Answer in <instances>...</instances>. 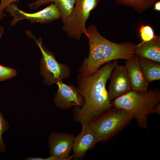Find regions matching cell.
<instances>
[{"mask_svg": "<svg viewBox=\"0 0 160 160\" xmlns=\"http://www.w3.org/2000/svg\"><path fill=\"white\" fill-rule=\"evenodd\" d=\"M87 29L89 54L79 69L80 73L91 74L108 62L119 59L128 60L135 55L136 45L133 42L118 44L111 41L101 35L94 25H90Z\"/></svg>", "mask_w": 160, "mask_h": 160, "instance_id": "cell-2", "label": "cell"}, {"mask_svg": "<svg viewBox=\"0 0 160 160\" xmlns=\"http://www.w3.org/2000/svg\"><path fill=\"white\" fill-rule=\"evenodd\" d=\"M7 125L6 122L0 112V152L3 153L5 151V148L3 139L2 134L7 130Z\"/></svg>", "mask_w": 160, "mask_h": 160, "instance_id": "cell-19", "label": "cell"}, {"mask_svg": "<svg viewBox=\"0 0 160 160\" xmlns=\"http://www.w3.org/2000/svg\"><path fill=\"white\" fill-rule=\"evenodd\" d=\"M26 160H61V159L57 157L51 156L46 158L41 157H32L27 158Z\"/></svg>", "mask_w": 160, "mask_h": 160, "instance_id": "cell-21", "label": "cell"}, {"mask_svg": "<svg viewBox=\"0 0 160 160\" xmlns=\"http://www.w3.org/2000/svg\"><path fill=\"white\" fill-rule=\"evenodd\" d=\"M151 113H154L158 115L160 114V103L157 104L152 109Z\"/></svg>", "mask_w": 160, "mask_h": 160, "instance_id": "cell-22", "label": "cell"}, {"mask_svg": "<svg viewBox=\"0 0 160 160\" xmlns=\"http://www.w3.org/2000/svg\"><path fill=\"white\" fill-rule=\"evenodd\" d=\"M32 0V1H36V0Z\"/></svg>", "mask_w": 160, "mask_h": 160, "instance_id": "cell-25", "label": "cell"}, {"mask_svg": "<svg viewBox=\"0 0 160 160\" xmlns=\"http://www.w3.org/2000/svg\"><path fill=\"white\" fill-rule=\"evenodd\" d=\"M76 0H36L28 4L30 9H36L40 7L54 2L60 11L64 23L72 12Z\"/></svg>", "mask_w": 160, "mask_h": 160, "instance_id": "cell-14", "label": "cell"}, {"mask_svg": "<svg viewBox=\"0 0 160 160\" xmlns=\"http://www.w3.org/2000/svg\"><path fill=\"white\" fill-rule=\"evenodd\" d=\"M132 119L130 114L114 107L94 117L89 124L98 141L104 142L117 134Z\"/></svg>", "mask_w": 160, "mask_h": 160, "instance_id": "cell-4", "label": "cell"}, {"mask_svg": "<svg viewBox=\"0 0 160 160\" xmlns=\"http://www.w3.org/2000/svg\"><path fill=\"white\" fill-rule=\"evenodd\" d=\"M58 89L54 98V102L58 108L67 109L72 106L81 107L83 99L77 87L72 84L68 85L62 80L56 83Z\"/></svg>", "mask_w": 160, "mask_h": 160, "instance_id": "cell-8", "label": "cell"}, {"mask_svg": "<svg viewBox=\"0 0 160 160\" xmlns=\"http://www.w3.org/2000/svg\"><path fill=\"white\" fill-rule=\"evenodd\" d=\"M100 0H76L75 6L62 28L70 38L80 40L82 34H88L86 23L90 12L96 7Z\"/></svg>", "mask_w": 160, "mask_h": 160, "instance_id": "cell-6", "label": "cell"}, {"mask_svg": "<svg viewBox=\"0 0 160 160\" xmlns=\"http://www.w3.org/2000/svg\"><path fill=\"white\" fill-rule=\"evenodd\" d=\"M124 66L129 77L131 90L139 92L147 91L149 83L141 68L139 57L135 55L130 59L126 60Z\"/></svg>", "mask_w": 160, "mask_h": 160, "instance_id": "cell-12", "label": "cell"}, {"mask_svg": "<svg viewBox=\"0 0 160 160\" xmlns=\"http://www.w3.org/2000/svg\"><path fill=\"white\" fill-rule=\"evenodd\" d=\"M141 68L149 84L160 80V63L147 58L139 57Z\"/></svg>", "mask_w": 160, "mask_h": 160, "instance_id": "cell-15", "label": "cell"}, {"mask_svg": "<svg viewBox=\"0 0 160 160\" xmlns=\"http://www.w3.org/2000/svg\"><path fill=\"white\" fill-rule=\"evenodd\" d=\"M13 19L10 25L13 26L18 22L23 20H28L31 23H40L47 24L61 18V13L55 5L53 3L42 10L33 13L26 12L18 7L15 3L5 9Z\"/></svg>", "mask_w": 160, "mask_h": 160, "instance_id": "cell-7", "label": "cell"}, {"mask_svg": "<svg viewBox=\"0 0 160 160\" xmlns=\"http://www.w3.org/2000/svg\"><path fill=\"white\" fill-rule=\"evenodd\" d=\"M109 79L108 96L111 102L131 90L126 69L124 66L118 65L112 71Z\"/></svg>", "mask_w": 160, "mask_h": 160, "instance_id": "cell-10", "label": "cell"}, {"mask_svg": "<svg viewBox=\"0 0 160 160\" xmlns=\"http://www.w3.org/2000/svg\"><path fill=\"white\" fill-rule=\"evenodd\" d=\"M79 134L74 138L73 149L75 159L82 158L89 149L99 142L95 134L88 124H83Z\"/></svg>", "mask_w": 160, "mask_h": 160, "instance_id": "cell-11", "label": "cell"}, {"mask_svg": "<svg viewBox=\"0 0 160 160\" xmlns=\"http://www.w3.org/2000/svg\"><path fill=\"white\" fill-rule=\"evenodd\" d=\"M135 55L160 63V37L157 35L151 40L136 45Z\"/></svg>", "mask_w": 160, "mask_h": 160, "instance_id": "cell-13", "label": "cell"}, {"mask_svg": "<svg viewBox=\"0 0 160 160\" xmlns=\"http://www.w3.org/2000/svg\"><path fill=\"white\" fill-rule=\"evenodd\" d=\"M74 136L70 134L52 132L50 135L48 143L51 156L59 158L61 160H70L73 154L70 156L73 148Z\"/></svg>", "mask_w": 160, "mask_h": 160, "instance_id": "cell-9", "label": "cell"}, {"mask_svg": "<svg viewBox=\"0 0 160 160\" xmlns=\"http://www.w3.org/2000/svg\"><path fill=\"white\" fill-rule=\"evenodd\" d=\"M118 65L115 60L106 63L93 74H78L77 87L83 103L81 107L74 108L76 121L89 124L94 117L112 108L105 85L113 70Z\"/></svg>", "mask_w": 160, "mask_h": 160, "instance_id": "cell-1", "label": "cell"}, {"mask_svg": "<svg viewBox=\"0 0 160 160\" xmlns=\"http://www.w3.org/2000/svg\"><path fill=\"white\" fill-rule=\"evenodd\" d=\"M159 0H115L119 5H124L132 8L136 12L141 14L152 7Z\"/></svg>", "mask_w": 160, "mask_h": 160, "instance_id": "cell-16", "label": "cell"}, {"mask_svg": "<svg viewBox=\"0 0 160 160\" xmlns=\"http://www.w3.org/2000/svg\"><path fill=\"white\" fill-rule=\"evenodd\" d=\"M16 71L14 69L0 65V81H3L16 76Z\"/></svg>", "mask_w": 160, "mask_h": 160, "instance_id": "cell-18", "label": "cell"}, {"mask_svg": "<svg viewBox=\"0 0 160 160\" xmlns=\"http://www.w3.org/2000/svg\"><path fill=\"white\" fill-rule=\"evenodd\" d=\"M6 15V14L3 12L0 13V21ZM4 32V28L0 25V39L1 38Z\"/></svg>", "mask_w": 160, "mask_h": 160, "instance_id": "cell-23", "label": "cell"}, {"mask_svg": "<svg viewBox=\"0 0 160 160\" xmlns=\"http://www.w3.org/2000/svg\"><path fill=\"white\" fill-rule=\"evenodd\" d=\"M160 101V91L157 88L143 92L130 90L111 102L112 107L122 110L135 118L138 126L147 128V118L153 107Z\"/></svg>", "mask_w": 160, "mask_h": 160, "instance_id": "cell-3", "label": "cell"}, {"mask_svg": "<svg viewBox=\"0 0 160 160\" xmlns=\"http://www.w3.org/2000/svg\"><path fill=\"white\" fill-rule=\"evenodd\" d=\"M25 32L27 36L35 41L41 51L42 57L40 62V74L44 78V84L50 86L63 79L69 78L71 73L69 67L65 63H60L56 60L54 54L44 46L41 37L36 39L29 30Z\"/></svg>", "mask_w": 160, "mask_h": 160, "instance_id": "cell-5", "label": "cell"}, {"mask_svg": "<svg viewBox=\"0 0 160 160\" xmlns=\"http://www.w3.org/2000/svg\"><path fill=\"white\" fill-rule=\"evenodd\" d=\"M20 0H1L0 3V13L3 12L6 8L15 2L19 3Z\"/></svg>", "mask_w": 160, "mask_h": 160, "instance_id": "cell-20", "label": "cell"}, {"mask_svg": "<svg viewBox=\"0 0 160 160\" xmlns=\"http://www.w3.org/2000/svg\"><path fill=\"white\" fill-rule=\"evenodd\" d=\"M139 32L142 40L141 42L151 40L156 36L152 28L148 25H142L140 28Z\"/></svg>", "mask_w": 160, "mask_h": 160, "instance_id": "cell-17", "label": "cell"}, {"mask_svg": "<svg viewBox=\"0 0 160 160\" xmlns=\"http://www.w3.org/2000/svg\"><path fill=\"white\" fill-rule=\"evenodd\" d=\"M152 7L154 10L159 12L160 11V0H159L156 1L153 4Z\"/></svg>", "mask_w": 160, "mask_h": 160, "instance_id": "cell-24", "label": "cell"}]
</instances>
